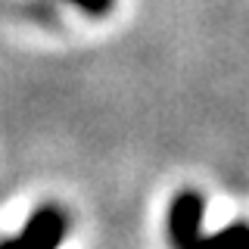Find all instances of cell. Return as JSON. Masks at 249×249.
<instances>
[{
    "instance_id": "cell-1",
    "label": "cell",
    "mask_w": 249,
    "mask_h": 249,
    "mask_svg": "<svg viewBox=\"0 0 249 249\" xmlns=\"http://www.w3.org/2000/svg\"><path fill=\"white\" fill-rule=\"evenodd\" d=\"M206 199L196 190H181L168 206V237L175 249H190L202 237Z\"/></svg>"
},
{
    "instance_id": "cell-2",
    "label": "cell",
    "mask_w": 249,
    "mask_h": 249,
    "mask_svg": "<svg viewBox=\"0 0 249 249\" xmlns=\"http://www.w3.org/2000/svg\"><path fill=\"white\" fill-rule=\"evenodd\" d=\"M62 237H66V215L53 206L37 209L28 218L19 237H13L16 249H59Z\"/></svg>"
},
{
    "instance_id": "cell-3",
    "label": "cell",
    "mask_w": 249,
    "mask_h": 249,
    "mask_svg": "<svg viewBox=\"0 0 249 249\" xmlns=\"http://www.w3.org/2000/svg\"><path fill=\"white\" fill-rule=\"evenodd\" d=\"M190 249H249V224L237 221L218 233H209V237L202 233Z\"/></svg>"
},
{
    "instance_id": "cell-4",
    "label": "cell",
    "mask_w": 249,
    "mask_h": 249,
    "mask_svg": "<svg viewBox=\"0 0 249 249\" xmlns=\"http://www.w3.org/2000/svg\"><path fill=\"white\" fill-rule=\"evenodd\" d=\"M75 6H81L84 13H90V16H103L112 10V0H72Z\"/></svg>"
}]
</instances>
